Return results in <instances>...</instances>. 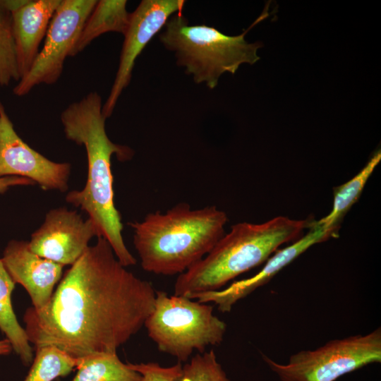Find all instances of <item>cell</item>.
I'll return each mask as SVG.
<instances>
[{"instance_id": "obj_11", "label": "cell", "mask_w": 381, "mask_h": 381, "mask_svg": "<svg viewBox=\"0 0 381 381\" xmlns=\"http://www.w3.org/2000/svg\"><path fill=\"white\" fill-rule=\"evenodd\" d=\"M100 234L92 221L84 220L75 210L57 207L49 210L42 224L31 235L28 245L37 255L56 263L72 265Z\"/></svg>"}, {"instance_id": "obj_1", "label": "cell", "mask_w": 381, "mask_h": 381, "mask_svg": "<svg viewBox=\"0 0 381 381\" xmlns=\"http://www.w3.org/2000/svg\"><path fill=\"white\" fill-rule=\"evenodd\" d=\"M155 294L99 236L65 272L48 303L25 310V329L35 349L54 346L75 359L116 353L144 326Z\"/></svg>"}, {"instance_id": "obj_8", "label": "cell", "mask_w": 381, "mask_h": 381, "mask_svg": "<svg viewBox=\"0 0 381 381\" xmlns=\"http://www.w3.org/2000/svg\"><path fill=\"white\" fill-rule=\"evenodd\" d=\"M97 1L61 0L50 21L42 49L13 90L15 95H25L36 85H52L59 79L65 60L72 56L84 23Z\"/></svg>"}, {"instance_id": "obj_13", "label": "cell", "mask_w": 381, "mask_h": 381, "mask_svg": "<svg viewBox=\"0 0 381 381\" xmlns=\"http://www.w3.org/2000/svg\"><path fill=\"white\" fill-rule=\"evenodd\" d=\"M1 260L15 284L28 293L32 307L42 309L51 299L64 266L37 255L25 241H10Z\"/></svg>"}, {"instance_id": "obj_7", "label": "cell", "mask_w": 381, "mask_h": 381, "mask_svg": "<svg viewBox=\"0 0 381 381\" xmlns=\"http://www.w3.org/2000/svg\"><path fill=\"white\" fill-rule=\"evenodd\" d=\"M262 358L281 381H335L369 364L381 362V328L364 334L329 341L302 350L282 364L262 353Z\"/></svg>"}, {"instance_id": "obj_24", "label": "cell", "mask_w": 381, "mask_h": 381, "mask_svg": "<svg viewBox=\"0 0 381 381\" xmlns=\"http://www.w3.org/2000/svg\"><path fill=\"white\" fill-rule=\"evenodd\" d=\"M29 0H0V8L12 13L25 5Z\"/></svg>"}, {"instance_id": "obj_16", "label": "cell", "mask_w": 381, "mask_h": 381, "mask_svg": "<svg viewBox=\"0 0 381 381\" xmlns=\"http://www.w3.org/2000/svg\"><path fill=\"white\" fill-rule=\"evenodd\" d=\"M15 285L0 258V329L23 365L28 366L34 358L33 350L25 329L19 324L12 306L11 294Z\"/></svg>"}, {"instance_id": "obj_20", "label": "cell", "mask_w": 381, "mask_h": 381, "mask_svg": "<svg viewBox=\"0 0 381 381\" xmlns=\"http://www.w3.org/2000/svg\"><path fill=\"white\" fill-rule=\"evenodd\" d=\"M20 78L11 13L0 8V87Z\"/></svg>"}, {"instance_id": "obj_2", "label": "cell", "mask_w": 381, "mask_h": 381, "mask_svg": "<svg viewBox=\"0 0 381 381\" xmlns=\"http://www.w3.org/2000/svg\"><path fill=\"white\" fill-rule=\"evenodd\" d=\"M102 97L91 92L69 104L60 119L67 139L85 147L87 176L84 188L68 193L66 201L85 211L97 228L100 236L111 245L115 255L124 267L134 265L136 259L125 245L121 215L114 202L111 157L120 162L131 159L133 150L112 142L105 128Z\"/></svg>"}, {"instance_id": "obj_14", "label": "cell", "mask_w": 381, "mask_h": 381, "mask_svg": "<svg viewBox=\"0 0 381 381\" xmlns=\"http://www.w3.org/2000/svg\"><path fill=\"white\" fill-rule=\"evenodd\" d=\"M61 0L30 1L11 13L12 29L20 78L39 53L50 21Z\"/></svg>"}, {"instance_id": "obj_12", "label": "cell", "mask_w": 381, "mask_h": 381, "mask_svg": "<svg viewBox=\"0 0 381 381\" xmlns=\"http://www.w3.org/2000/svg\"><path fill=\"white\" fill-rule=\"evenodd\" d=\"M337 234L338 232L325 229L318 224L317 221H314L305 236L295 241L291 245L277 250L254 276L234 282L228 287L220 290L197 294L189 298L197 299L200 303H214L222 313L230 312L238 301L267 284L280 270L312 246L325 241Z\"/></svg>"}, {"instance_id": "obj_5", "label": "cell", "mask_w": 381, "mask_h": 381, "mask_svg": "<svg viewBox=\"0 0 381 381\" xmlns=\"http://www.w3.org/2000/svg\"><path fill=\"white\" fill-rule=\"evenodd\" d=\"M267 16L266 8L243 33L230 36L206 25H190L178 13L168 20L159 38L167 50L174 52L177 65L184 68L195 83L214 89L222 74H234L241 64L253 65L260 60L257 52L262 44L250 43L245 35Z\"/></svg>"}, {"instance_id": "obj_19", "label": "cell", "mask_w": 381, "mask_h": 381, "mask_svg": "<svg viewBox=\"0 0 381 381\" xmlns=\"http://www.w3.org/2000/svg\"><path fill=\"white\" fill-rule=\"evenodd\" d=\"M30 371L24 381H53L68 375L76 365V359L54 346L35 349Z\"/></svg>"}, {"instance_id": "obj_6", "label": "cell", "mask_w": 381, "mask_h": 381, "mask_svg": "<svg viewBox=\"0 0 381 381\" xmlns=\"http://www.w3.org/2000/svg\"><path fill=\"white\" fill-rule=\"evenodd\" d=\"M144 326L158 349L187 361L195 350L204 353L208 346L219 345L226 323L213 314L210 303L156 291L153 310Z\"/></svg>"}, {"instance_id": "obj_17", "label": "cell", "mask_w": 381, "mask_h": 381, "mask_svg": "<svg viewBox=\"0 0 381 381\" xmlns=\"http://www.w3.org/2000/svg\"><path fill=\"white\" fill-rule=\"evenodd\" d=\"M71 381H141L142 377L123 363L116 353H99L76 359Z\"/></svg>"}, {"instance_id": "obj_3", "label": "cell", "mask_w": 381, "mask_h": 381, "mask_svg": "<svg viewBox=\"0 0 381 381\" xmlns=\"http://www.w3.org/2000/svg\"><path fill=\"white\" fill-rule=\"evenodd\" d=\"M227 222L226 212L214 205L192 209L183 202L128 224L143 269L171 276L184 272L210 253L224 235Z\"/></svg>"}, {"instance_id": "obj_22", "label": "cell", "mask_w": 381, "mask_h": 381, "mask_svg": "<svg viewBox=\"0 0 381 381\" xmlns=\"http://www.w3.org/2000/svg\"><path fill=\"white\" fill-rule=\"evenodd\" d=\"M128 365L140 374L141 381H182L183 379V366L181 362L171 367H162L157 363H128Z\"/></svg>"}, {"instance_id": "obj_9", "label": "cell", "mask_w": 381, "mask_h": 381, "mask_svg": "<svg viewBox=\"0 0 381 381\" xmlns=\"http://www.w3.org/2000/svg\"><path fill=\"white\" fill-rule=\"evenodd\" d=\"M185 4L183 0H143L131 13L115 79L102 106V114L106 119L111 116L120 95L129 85L138 56L168 20L173 15L181 13Z\"/></svg>"}, {"instance_id": "obj_4", "label": "cell", "mask_w": 381, "mask_h": 381, "mask_svg": "<svg viewBox=\"0 0 381 381\" xmlns=\"http://www.w3.org/2000/svg\"><path fill=\"white\" fill-rule=\"evenodd\" d=\"M314 221L279 216L261 224L232 225L210 253L179 274L174 295L190 298L223 289L236 277L266 262L280 246L298 240Z\"/></svg>"}, {"instance_id": "obj_21", "label": "cell", "mask_w": 381, "mask_h": 381, "mask_svg": "<svg viewBox=\"0 0 381 381\" xmlns=\"http://www.w3.org/2000/svg\"><path fill=\"white\" fill-rule=\"evenodd\" d=\"M182 381H230L213 350L199 353L183 366Z\"/></svg>"}, {"instance_id": "obj_18", "label": "cell", "mask_w": 381, "mask_h": 381, "mask_svg": "<svg viewBox=\"0 0 381 381\" xmlns=\"http://www.w3.org/2000/svg\"><path fill=\"white\" fill-rule=\"evenodd\" d=\"M381 159L380 150L377 151L365 166L352 179L334 188V200L331 212L317 221L325 229L338 231L339 224L352 205L358 200L370 176Z\"/></svg>"}, {"instance_id": "obj_25", "label": "cell", "mask_w": 381, "mask_h": 381, "mask_svg": "<svg viewBox=\"0 0 381 381\" xmlns=\"http://www.w3.org/2000/svg\"><path fill=\"white\" fill-rule=\"evenodd\" d=\"M12 351V346L7 339L0 340V356H8Z\"/></svg>"}, {"instance_id": "obj_10", "label": "cell", "mask_w": 381, "mask_h": 381, "mask_svg": "<svg viewBox=\"0 0 381 381\" xmlns=\"http://www.w3.org/2000/svg\"><path fill=\"white\" fill-rule=\"evenodd\" d=\"M71 170L70 163L53 162L23 141L0 101V178L20 176L43 190L65 192Z\"/></svg>"}, {"instance_id": "obj_23", "label": "cell", "mask_w": 381, "mask_h": 381, "mask_svg": "<svg viewBox=\"0 0 381 381\" xmlns=\"http://www.w3.org/2000/svg\"><path fill=\"white\" fill-rule=\"evenodd\" d=\"M35 184L32 181L20 176H10L0 178V193H5L10 187Z\"/></svg>"}, {"instance_id": "obj_15", "label": "cell", "mask_w": 381, "mask_h": 381, "mask_svg": "<svg viewBox=\"0 0 381 381\" xmlns=\"http://www.w3.org/2000/svg\"><path fill=\"white\" fill-rule=\"evenodd\" d=\"M126 4V0L97 1L84 23L72 56L82 52L102 34L114 32L123 35L131 16Z\"/></svg>"}]
</instances>
